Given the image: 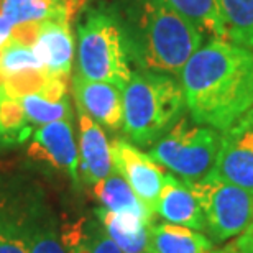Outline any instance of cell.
Segmentation results:
<instances>
[{
  "mask_svg": "<svg viewBox=\"0 0 253 253\" xmlns=\"http://www.w3.org/2000/svg\"><path fill=\"white\" fill-rule=\"evenodd\" d=\"M165 2L184 18H188L204 35H211L214 40L229 42V35H227L217 0H165Z\"/></svg>",
  "mask_w": 253,
  "mask_h": 253,
  "instance_id": "20",
  "label": "cell"
},
{
  "mask_svg": "<svg viewBox=\"0 0 253 253\" xmlns=\"http://www.w3.org/2000/svg\"><path fill=\"white\" fill-rule=\"evenodd\" d=\"M13 25L8 22L3 15H0V51H3L12 42Z\"/></svg>",
  "mask_w": 253,
  "mask_h": 253,
  "instance_id": "28",
  "label": "cell"
},
{
  "mask_svg": "<svg viewBox=\"0 0 253 253\" xmlns=\"http://www.w3.org/2000/svg\"><path fill=\"white\" fill-rule=\"evenodd\" d=\"M43 68L33 48L20 46V44L10 43L3 49L0 56V76L13 74L25 69H40Z\"/></svg>",
  "mask_w": 253,
  "mask_h": 253,
  "instance_id": "25",
  "label": "cell"
},
{
  "mask_svg": "<svg viewBox=\"0 0 253 253\" xmlns=\"http://www.w3.org/2000/svg\"><path fill=\"white\" fill-rule=\"evenodd\" d=\"M150 253H217L214 242L199 230L174 224L150 225Z\"/></svg>",
  "mask_w": 253,
  "mask_h": 253,
  "instance_id": "16",
  "label": "cell"
},
{
  "mask_svg": "<svg viewBox=\"0 0 253 253\" xmlns=\"http://www.w3.org/2000/svg\"><path fill=\"white\" fill-rule=\"evenodd\" d=\"M0 90H2V87H0Z\"/></svg>",
  "mask_w": 253,
  "mask_h": 253,
  "instance_id": "33",
  "label": "cell"
},
{
  "mask_svg": "<svg viewBox=\"0 0 253 253\" xmlns=\"http://www.w3.org/2000/svg\"><path fill=\"white\" fill-rule=\"evenodd\" d=\"M30 253H68L61 239L53 230H37Z\"/></svg>",
  "mask_w": 253,
  "mask_h": 253,
  "instance_id": "26",
  "label": "cell"
},
{
  "mask_svg": "<svg viewBox=\"0 0 253 253\" xmlns=\"http://www.w3.org/2000/svg\"><path fill=\"white\" fill-rule=\"evenodd\" d=\"M42 23L32 22V23H22V25L13 27L12 42L10 43L20 44V46H27V48H33L35 44H37L40 30H42Z\"/></svg>",
  "mask_w": 253,
  "mask_h": 253,
  "instance_id": "27",
  "label": "cell"
},
{
  "mask_svg": "<svg viewBox=\"0 0 253 253\" xmlns=\"http://www.w3.org/2000/svg\"><path fill=\"white\" fill-rule=\"evenodd\" d=\"M217 253H240V252H237L234 247H232V244L227 247V249H222V250H217Z\"/></svg>",
  "mask_w": 253,
  "mask_h": 253,
  "instance_id": "30",
  "label": "cell"
},
{
  "mask_svg": "<svg viewBox=\"0 0 253 253\" xmlns=\"http://www.w3.org/2000/svg\"><path fill=\"white\" fill-rule=\"evenodd\" d=\"M110 151L114 169L128 183L151 214H156V204L165 183L163 166L126 140H114Z\"/></svg>",
  "mask_w": 253,
  "mask_h": 253,
  "instance_id": "7",
  "label": "cell"
},
{
  "mask_svg": "<svg viewBox=\"0 0 253 253\" xmlns=\"http://www.w3.org/2000/svg\"><path fill=\"white\" fill-rule=\"evenodd\" d=\"M232 247L240 253H253V237L250 234H247V232H244V234L240 235V239L232 244Z\"/></svg>",
  "mask_w": 253,
  "mask_h": 253,
  "instance_id": "29",
  "label": "cell"
},
{
  "mask_svg": "<svg viewBox=\"0 0 253 253\" xmlns=\"http://www.w3.org/2000/svg\"><path fill=\"white\" fill-rule=\"evenodd\" d=\"M0 2H2V0H0Z\"/></svg>",
  "mask_w": 253,
  "mask_h": 253,
  "instance_id": "34",
  "label": "cell"
},
{
  "mask_svg": "<svg viewBox=\"0 0 253 253\" xmlns=\"http://www.w3.org/2000/svg\"><path fill=\"white\" fill-rule=\"evenodd\" d=\"M27 153L30 158L66 171L74 181H78L79 153L74 141L71 120H58L33 130L32 143Z\"/></svg>",
  "mask_w": 253,
  "mask_h": 253,
  "instance_id": "9",
  "label": "cell"
},
{
  "mask_svg": "<svg viewBox=\"0 0 253 253\" xmlns=\"http://www.w3.org/2000/svg\"><path fill=\"white\" fill-rule=\"evenodd\" d=\"M2 87V85H0ZM33 133L22 100L10 97L0 90V143L20 145L25 143Z\"/></svg>",
  "mask_w": 253,
  "mask_h": 253,
  "instance_id": "22",
  "label": "cell"
},
{
  "mask_svg": "<svg viewBox=\"0 0 253 253\" xmlns=\"http://www.w3.org/2000/svg\"><path fill=\"white\" fill-rule=\"evenodd\" d=\"M92 191L105 211H110L114 214L136 215L146 220L153 219V214L148 211V207L138 199V196L135 194L128 183L115 169L107 178L95 183Z\"/></svg>",
  "mask_w": 253,
  "mask_h": 253,
  "instance_id": "18",
  "label": "cell"
},
{
  "mask_svg": "<svg viewBox=\"0 0 253 253\" xmlns=\"http://www.w3.org/2000/svg\"><path fill=\"white\" fill-rule=\"evenodd\" d=\"M229 42L253 48V0H217Z\"/></svg>",
  "mask_w": 253,
  "mask_h": 253,
  "instance_id": "21",
  "label": "cell"
},
{
  "mask_svg": "<svg viewBox=\"0 0 253 253\" xmlns=\"http://www.w3.org/2000/svg\"><path fill=\"white\" fill-rule=\"evenodd\" d=\"M245 232H247V234H250V235L253 237V220H252V224L249 225V229H247Z\"/></svg>",
  "mask_w": 253,
  "mask_h": 253,
  "instance_id": "31",
  "label": "cell"
},
{
  "mask_svg": "<svg viewBox=\"0 0 253 253\" xmlns=\"http://www.w3.org/2000/svg\"><path fill=\"white\" fill-rule=\"evenodd\" d=\"M61 242L68 253H122L100 220L81 219L63 229Z\"/></svg>",
  "mask_w": 253,
  "mask_h": 253,
  "instance_id": "19",
  "label": "cell"
},
{
  "mask_svg": "<svg viewBox=\"0 0 253 253\" xmlns=\"http://www.w3.org/2000/svg\"><path fill=\"white\" fill-rule=\"evenodd\" d=\"M53 74H49L44 68L40 69H25L13 74L0 76V85L2 90L10 97L23 99L25 95L42 90Z\"/></svg>",
  "mask_w": 253,
  "mask_h": 253,
  "instance_id": "24",
  "label": "cell"
},
{
  "mask_svg": "<svg viewBox=\"0 0 253 253\" xmlns=\"http://www.w3.org/2000/svg\"><path fill=\"white\" fill-rule=\"evenodd\" d=\"M156 214H160L168 224L189 227L199 232L206 230V220L199 201L196 199L188 183L173 174H165L163 189L156 204Z\"/></svg>",
  "mask_w": 253,
  "mask_h": 253,
  "instance_id": "12",
  "label": "cell"
},
{
  "mask_svg": "<svg viewBox=\"0 0 253 253\" xmlns=\"http://www.w3.org/2000/svg\"><path fill=\"white\" fill-rule=\"evenodd\" d=\"M79 114V174L87 184L94 186L114 173L110 143L102 126L89 115Z\"/></svg>",
  "mask_w": 253,
  "mask_h": 253,
  "instance_id": "11",
  "label": "cell"
},
{
  "mask_svg": "<svg viewBox=\"0 0 253 253\" xmlns=\"http://www.w3.org/2000/svg\"><path fill=\"white\" fill-rule=\"evenodd\" d=\"M37 230L0 212V253H30Z\"/></svg>",
  "mask_w": 253,
  "mask_h": 253,
  "instance_id": "23",
  "label": "cell"
},
{
  "mask_svg": "<svg viewBox=\"0 0 253 253\" xmlns=\"http://www.w3.org/2000/svg\"><path fill=\"white\" fill-rule=\"evenodd\" d=\"M33 49L49 74L68 78L74 59V38L71 33V25L58 20L43 22Z\"/></svg>",
  "mask_w": 253,
  "mask_h": 253,
  "instance_id": "13",
  "label": "cell"
},
{
  "mask_svg": "<svg viewBox=\"0 0 253 253\" xmlns=\"http://www.w3.org/2000/svg\"><path fill=\"white\" fill-rule=\"evenodd\" d=\"M22 100L30 125H46L58 120H71L68 99V78L53 76L38 92L25 95Z\"/></svg>",
  "mask_w": 253,
  "mask_h": 253,
  "instance_id": "15",
  "label": "cell"
},
{
  "mask_svg": "<svg viewBox=\"0 0 253 253\" xmlns=\"http://www.w3.org/2000/svg\"><path fill=\"white\" fill-rule=\"evenodd\" d=\"M124 133L136 146H153L183 117L186 109L181 83L169 74L140 69L122 90Z\"/></svg>",
  "mask_w": 253,
  "mask_h": 253,
  "instance_id": "3",
  "label": "cell"
},
{
  "mask_svg": "<svg viewBox=\"0 0 253 253\" xmlns=\"http://www.w3.org/2000/svg\"><path fill=\"white\" fill-rule=\"evenodd\" d=\"M85 0H2L0 15H3L13 27L32 22L73 23Z\"/></svg>",
  "mask_w": 253,
  "mask_h": 253,
  "instance_id": "14",
  "label": "cell"
},
{
  "mask_svg": "<svg viewBox=\"0 0 253 253\" xmlns=\"http://www.w3.org/2000/svg\"><path fill=\"white\" fill-rule=\"evenodd\" d=\"M188 186L202 209L204 234L214 244H224L249 229L253 220V192L220 179L214 171Z\"/></svg>",
  "mask_w": 253,
  "mask_h": 253,
  "instance_id": "6",
  "label": "cell"
},
{
  "mask_svg": "<svg viewBox=\"0 0 253 253\" xmlns=\"http://www.w3.org/2000/svg\"><path fill=\"white\" fill-rule=\"evenodd\" d=\"M130 56L141 69L179 76L201 48L204 33L165 0H141Z\"/></svg>",
  "mask_w": 253,
  "mask_h": 253,
  "instance_id": "2",
  "label": "cell"
},
{
  "mask_svg": "<svg viewBox=\"0 0 253 253\" xmlns=\"http://www.w3.org/2000/svg\"><path fill=\"white\" fill-rule=\"evenodd\" d=\"M222 131L191 122L184 115L156 143L150 156L184 181H199L214 169Z\"/></svg>",
  "mask_w": 253,
  "mask_h": 253,
  "instance_id": "5",
  "label": "cell"
},
{
  "mask_svg": "<svg viewBox=\"0 0 253 253\" xmlns=\"http://www.w3.org/2000/svg\"><path fill=\"white\" fill-rule=\"evenodd\" d=\"M73 94L78 110L109 130H119L124 124L122 90L112 84L85 79L79 73L73 78Z\"/></svg>",
  "mask_w": 253,
  "mask_h": 253,
  "instance_id": "10",
  "label": "cell"
},
{
  "mask_svg": "<svg viewBox=\"0 0 253 253\" xmlns=\"http://www.w3.org/2000/svg\"><path fill=\"white\" fill-rule=\"evenodd\" d=\"M214 174L253 192V119L249 114L222 131Z\"/></svg>",
  "mask_w": 253,
  "mask_h": 253,
  "instance_id": "8",
  "label": "cell"
},
{
  "mask_svg": "<svg viewBox=\"0 0 253 253\" xmlns=\"http://www.w3.org/2000/svg\"><path fill=\"white\" fill-rule=\"evenodd\" d=\"M186 109L199 125L225 131L253 109V53L212 40L199 48L179 74Z\"/></svg>",
  "mask_w": 253,
  "mask_h": 253,
  "instance_id": "1",
  "label": "cell"
},
{
  "mask_svg": "<svg viewBox=\"0 0 253 253\" xmlns=\"http://www.w3.org/2000/svg\"><path fill=\"white\" fill-rule=\"evenodd\" d=\"M128 40L117 18L89 10L78 25V73L85 79L125 89L133 74Z\"/></svg>",
  "mask_w": 253,
  "mask_h": 253,
  "instance_id": "4",
  "label": "cell"
},
{
  "mask_svg": "<svg viewBox=\"0 0 253 253\" xmlns=\"http://www.w3.org/2000/svg\"><path fill=\"white\" fill-rule=\"evenodd\" d=\"M249 115H250V117L253 119V109H252V110H250V112H249Z\"/></svg>",
  "mask_w": 253,
  "mask_h": 253,
  "instance_id": "32",
  "label": "cell"
},
{
  "mask_svg": "<svg viewBox=\"0 0 253 253\" xmlns=\"http://www.w3.org/2000/svg\"><path fill=\"white\" fill-rule=\"evenodd\" d=\"M95 214L122 253H150L148 240L151 220L128 214H114L102 207L97 209Z\"/></svg>",
  "mask_w": 253,
  "mask_h": 253,
  "instance_id": "17",
  "label": "cell"
}]
</instances>
